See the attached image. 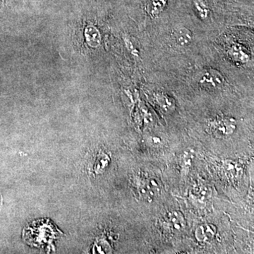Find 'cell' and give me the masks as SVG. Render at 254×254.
Returning a JSON list of instances; mask_svg holds the SVG:
<instances>
[{"instance_id": "obj_1", "label": "cell", "mask_w": 254, "mask_h": 254, "mask_svg": "<svg viewBox=\"0 0 254 254\" xmlns=\"http://www.w3.org/2000/svg\"><path fill=\"white\" fill-rule=\"evenodd\" d=\"M63 233L49 219H42L32 222L23 229V239L31 247L47 251H55L54 242Z\"/></svg>"}, {"instance_id": "obj_2", "label": "cell", "mask_w": 254, "mask_h": 254, "mask_svg": "<svg viewBox=\"0 0 254 254\" xmlns=\"http://www.w3.org/2000/svg\"><path fill=\"white\" fill-rule=\"evenodd\" d=\"M235 119L227 117H220L213 119L208 125V131L213 136L219 138L230 136L236 129Z\"/></svg>"}, {"instance_id": "obj_3", "label": "cell", "mask_w": 254, "mask_h": 254, "mask_svg": "<svg viewBox=\"0 0 254 254\" xmlns=\"http://www.w3.org/2000/svg\"><path fill=\"white\" fill-rule=\"evenodd\" d=\"M135 188L140 198L144 200H153L160 191V186L155 179L148 177H137Z\"/></svg>"}, {"instance_id": "obj_4", "label": "cell", "mask_w": 254, "mask_h": 254, "mask_svg": "<svg viewBox=\"0 0 254 254\" xmlns=\"http://www.w3.org/2000/svg\"><path fill=\"white\" fill-rule=\"evenodd\" d=\"M162 229L168 235H178L185 230L186 221L185 217L179 211L167 213L160 220Z\"/></svg>"}, {"instance_id": "obj_5", "label": "cell", "mask_w": 254, "mask_h": 254, "mask_svg": "<svg viewBox=\"0 0 254 254\" xmlns=\"http://www.w3.org/2000/svg\"><path fill=\"white\" fill-rule=\"evenodd\" d=\"M198 83L202 88L207 91H216L224 86L225 79L220 71L210 68L202 71L198 78Z\"/></svg>"}, {"instance_id": "obj_6", "label": "cell", "mask_w": 254, "mask_h": 254, "mask_svg": "<svg viewBox=\"0 0 254 254\" xmlns=\"http://www.w3.org/2000/svg\"><path fill=\"white\" fill-rule=\"evenodd\" d=\"M173 36L177 46L182 48L190 46L193 39L191 31L185 27H180L175 29L173 32Z\"/></svg>"}, {"instance_id": "obj_7", "label": "cell", "mask_w": 254, "mask_h": 254, "mask_svg": "<svg viewBox=\"0 0 254 254\" xmlns=\"http://www.w3.org/2000/svg\"><path fill=\"white\" fill-rule=\"evenodd\" d=\"M216 234V228L212 225L205 224L200 225L195 232L196 240L200 242H208L211 241Z\"/></svg>"}, {"instance_id": "obj_8", "label": "cell", "mask_w": 254, "mask_h": 254, "mask_svg": "<svg viewBox=\"0 0 254 254\" xmlns=\"http://www.w3.org/2000/svg\"><path fill=\"white\" fill-rule=\"evenodd\" d=\"M110 161V157L105 153H100L95 159L94 170L96 173H100L108 168Z\"/></svg>"}, {"instance_id": "obj_9", "label": "cell", "mask_w": 254, "mask_h": 254, "mask_svg": "<svg viewBox=\"0 0 254 254\" xmlns=\"http://www.w3.org/2000/svg\"><path fill=\"white\" fill-rule=\"evenodd\" d=\"M230 54L234 60L240 63H247L249 56L245 50L240 46H234L230 50Z\"/></svg>"}, {"instance_id": "obj_10", "label": "cell", "mask_w": 254, "mask_h": 254, "mask_svg": "<svg viewBox=\"0 0 254 254\" xmlns=\"http://www.w3.org/2000/svg\"><path fill=\"white\" fill-rule=\"evenodd\" d=\"M157 102H158V104L160 105L161 109L163 111L166 112V113L171 112L173 110L174 107H175L173 100H172L168 95H158L157 96Z\"/></svg>"}, {"instance_id": "obj_11", "label": "cell", "mask_w": 254, "mask_h": 254, "mask_svg": "<svg viewBox=\"0 0 254 254\" xmlns=\"http://www.w3.org/2000/svg\"><path fill=\"white\" fill-rule=\"evenodd\" d=\"M167 4V0H150L148 7L150 14L156 16L165 9Z\"/></svg>"}, {"instance_id": "obj_12", "label": "cell", "mask_w": 254, "mask_h": 254, "mask_svg": "<svg viewBox=\"0 0 254 254\" xmlns=\"http://www.w3.org/2000/svg\"><path fill=\"white\" fill-rule=\"evenodd\" d=\"M195 6H196V9L198 10V12L200 13V16H201L202 17H205L208 12V7H207L206 5H205L203 1H200V0L195 1Z\"/></svg>"}]
</instances>
